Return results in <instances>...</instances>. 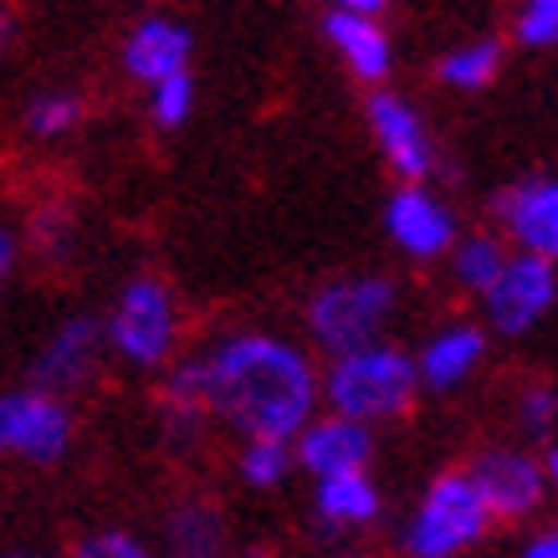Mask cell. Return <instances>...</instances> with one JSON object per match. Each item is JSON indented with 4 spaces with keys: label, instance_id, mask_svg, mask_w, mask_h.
<instances>
[{
    "label": "cell",
    "instance_id": "6da1fadb",
    "mask_svg": "<svg viewBox=\"0 0 558 558\" xmlns=\"http://www.w3.org/2000/svg\"><path fill=\"white\" fill-rule=\"evenodd\" d=\"M165 395L195 405L210 430L292 436L318 410V354L282 328H216L165 369Z\"/></svg>",
    "mask_w": 558,
    "mask_h": 558
},
{
    "label": "cell",
    "instance_id": "7a4b0ae2",
    "mask_svg": "<svg viewBox=\"0 0 558 558\" xmlns=\"http://www.w3.org/2000/svg\"><path fill=\"white\" fill-rule=\"evenodd\" d=\"M421 400V379H415V359L405 343L374 339L343 354L318 359V405L339 410L359 425H395L405 421Z\"/></svg>",
    "mask_w": 558,
    "mask_h": 558
},
{
    "label": "cell",
    "instance_id": "3957f363",
    "mask_svg": "<svg viewBox=\"0 0 558 558\" xmlns=\"http://www.w3.org/2000/svg\"><path fill=\"white\" fill-rule=\"evenodd\" d=\"M400 307H405V288L395 271H333L303 298V343L323 359L374 339H395Z\"/></svg>",
    "mask_w": 558,
    "mask_h": 558
},
{
    "label": "cell",
    "instance_id": "277c9868",
    "mask_svg": "<svg viewBox=\"0 0 558 558\" xmlns=\"http://www.w3.org/2000/svg\"><path fill=\"white\" fill-rule=\"evenodd\" d=\"M102 323V349L134 374H165L174 354L190 343L185 303L180 292L159 277V271H134L123 277L108 307L98 313Z\"/></svg>",
    "mask_w": 558,
    "mask_h": 558
},
{
    "label": "cell",
    "instance_id": "5b68a950",
    "mask_svg": "<svg viewBox=\"0 0 558 558\" xmlns=\"http://www.w3.org/2000/svg\"><path fill=\"white\" fill-rule=\"evenodd\" d=\"M497 533L487 497L466 466H446L421 487L415 508L400 523V554L410 558H461L476 554Z\"/></svg>",
    "mask_w": 558,
    "mask_h": 558
},
{
    "label": "cell",
    "instance_id": "8992f818",
    "mask_svg": "<svg viewBox=\"0 0 558 558\" xmlns=\"http://www.w3.org/2000/svg\"><path fill=\"white\" fill-rule=\"evenodd\" d=\"M472 482L487 497L497 527L502 523H533L543 518L548 497H554L558 482V451L554 440H497V446H482L472 461H466Z\"/></svg>",
    "mask_w": 558,
    "mask_h": 558
},
{
    "label": "cell",
    "instance_id": "52a82bcc",
    "mask_svg": "<svg viewBox=\"0 0 558 558\" xmlns=\"http://www.w3.org/2000/svg\"><path fill=\"white\" fill-rule=\"evenodd\" d=\"M472 303L492 339H508V343L533 339L558 307V256L508 252L502 271L476 292Z\"/></svg>",
    "mask_w": 558,
    "mask_h": 558
},
{
    "label": "cell",
    "instance_id": "ba28073f",
    "mask_svg": "<svg viewBox=\"0 0 558 558\" xmlns=\"http://www.w3.org/2000/svg\"><path fill=\"white\" fill-rule=\"evenodd\" d=\"M77 446V410L72 400L36 385L0 389V461H16L32 472L62 466Z\"/></svg>",
    "mask_w": 558,
    "mask_h": 558
},
{
    "label": "cell",
    "instance_id": "9c48e42d",
    "mask_svg": "<svg viewBox=\"0 0 558 558\" xmlns=\"http://www.w3.org/2000/svg\"><path fill=\"white\" fill-rule=\"evenodd\" d=\"M364 129L374 138V154L385 159L395 180H436L440 174V138L421 102L405 98L395 83L364 87Z\"/></svg>",
    "mask_w": 558,
    "mask_h": 558
},
{
    "label": "cell",
    "instance_id": "30bf717a",
    "mask_svg": "<svg viewBox=\"0 0 558 558\" xmlns=\"http://www.w3.org/2000/svg\"><path fill=\"white\" fill-rule=\"evenodd\" d=\"M379 226L395 256H405L410 267H440V256L451 252L461 231V216L436 190V180H395L379 205Z\"/></svg>",
    "mask_w": 558,
    "mask_h": 558
},
{
    "label": "cell",
    "instance_id": "8fae6325",
    "mask_svg": "<svg viewBox=\"0 0 558 558\" xmlns=\"http://www.w3.org/2000/svg\"><path fill=\"white\" fill-rule=\"evenodd\" d=\"M102 364H108V349H102L98 313H68V318H57L47 328V339L36 343L32 364H26V385L72 400L98 379Z\"/></svg>",
    "mask_w": 558,
    "mask_h": 558
},
{
    "label": "cell",
    "instance_id": "7c38bea8",
    "mask_svg": "<svg viewBox=\"0 0 558 558\" xmlns=\"http://www.w3.org/2000/svg\"><path fill=\"white\" fill-rule=\"evenodd\" d=\"M492 333L482 328V318H446L425 333L410 359H415V379H421V395L430 400H451L461 389H472L482 379L492 359Z\"/></svg>",
    "mask_w": 558,
    "mask_h": 558
},
{
    "label": "cell",
    "instance_id": "4fadbf2b",
    "mask_svg": "<svg viewBox=\"0 0 558 558\" xmlns=\"http://www.w3.org/2000/svg\"><path fill=\"white\" fill-rule=\"evenodd\" d=\"M487 226L512 252L558 256V180L554 174H518L502 190H492Z\"/></svg>",
    "mask_w": 558,
    "mask_h": 558
},
{
    "label": "cell",
    "instance_id": "5bb4252c",
    "mask_svg": "<svg viewBox=\"0 0 558 558\" xmlns=\"http://www.w3.org/2000/svg\"><path fill=\"white\" fill-rule=\"evenodd\" d=\"M307 523H313V533L328 538V543L359 538V533H369V527L385 523V487L374 482L369 466L313 476V492H307Z\"/></svg>",
    "mask_w": 558,
    "mask_h": 558
},
{
    "label": "cell",
    "instance_id": "9a60e30c",
    "mask_svg": "<svg viewBox=\"0 0 558 558\" xmlns=\"http://www.w3.org/2000/svg\"><path fill=\"white\" fill-rule=\"evenodd\" d=\"M119 68L129 83H154V77H170L180 68H195V26L174 11H138L123 26L119 41Z\"/></svg>",
    "mask_w": 558,
    "mask_h": 558
},
{
    "label": "cell",
    "instance_id": "2e32d148",
    "mask_svg": "<svg viewBox=\"0 0 558 558\" xmlns=\"http://www.w3.org/2000/svg\"><path fill=\"white\" fill-rule=\"evenodd\" d=\"M323 41L339 57V68L354 77L359 87H379L395 83L400 68V47L395 32L385 26V16H364V11H323Z\"/></svg>",
    "mask_w": 558,
    "mask_h": 558
},
{
    "label": "cell",
    "instance_id": "e0dca14e",
    "mask_svg": "<svg viewBox=\"0 0 558 558\" xmlns=\"http://www.w3.org/2000/svg\"><path fill=\"white\" fill-rule=\"evenodd\" d=\"M292 461L298 472L313 476H333V472H354L374 461V425H359L339 410H313L298 430H292Z\"/></svg>",
    "mask_w": 558,
    "mask_h": 558
},
{
    "label": "cell",
    "instance_id": "ac0fdd59",
    "mask_svg": "<svg viewBox=\"0 0 558 558\" xmlns=\"http://www.w3.org/2000/svg\"><path fill=\"white\" fill-rule=\"evenodd\" d=\"M231 548V523L216 502L205 497H185L174 502L170 518H165V554L174 558H216Z\"/></svg>",
    "mask_w": 558,
    "mask_h": 558
},
{
    "label": "cell",
    "instance_id": "d6986e66",
    "mask_svg": "<svg viewBox=\"0 0 558 558\" xmlns=\"http://www.w3.org/2000/svg\"><path fill=\"white\" fill-rule=\"evenodd\" d=\"M508 241L497 236L492 226H461L457 241H451V252L440 256V267H446V282L461 292V298H476V292L487 288L492 277L502 271V262H508Z\"/></svg>",
    "mask_w": 558,
    "mask_h": 558
},
{
    "label": "cell",
    "instance_id": "ffe728a7",
    "mask_svg": "<svg viewBox=\"0 0 558 558\" xmlns=\"http://www.w3.org/2000/svg\"><path fill=\"white\" fill-rule=\"evenodd\" d=\"M502 62H508L502 36H466V41H451L436 57V83L446 93H487L502 77Z\"/></svg>",
    "mask_w": 558,
    "mask_h": 558
},
{
    "label": "cell",
    "instance_id": "44dd1931",
    "mask_svg": "<svg viewBox=\"0 0 558 558\" xmlns=\"http://www.w3.org/2000/svg\"><path fill=\"white\" fill-rule=\"evenodd\" d=\"M236 482L256 497H271L282 492L298 476V461H292V436H236Z\"/></svg>",
    "mask_w": 558,
    "mask_h": 558
},
{
    "label": "cell",
    "instance_id": "7402d4cb",
    "mask_svg": "<svg viewBox=\"0 0 558 558\" xmlns=\"http://www.w3.org/2000/svg\"><path fill=\"white\" fill-rule=\"evenodd\" d=\"M87 123V98L77 87H41L21 108V129L36 144H62Z\"/></svg>",
    "mask_w": 558,
    "mask_h": 558
},
{
    "label": "cell",
    "instance_id": "603a6c76",
    "mask_svg": "<svg viewBox=\"0 0 558 558\" xmlns=\"http://www.w3.org/2000/svg\"><path fill=\"white\" fill-rule=\"evenodd\" d=\"M201 108V83H195V68H180L170 77H154L144 83V119L159 129V134H180Z\"/></svg>",
    "mask_w": 558,
    "mask_h": 558
},
{
    "label": "cell",
    "instance_id": "cb8c5ba5",
    "mask_svg": "<svg viewBox=\"0 0 558 558\" xmlns=\"http://www.w3.org/2000/svg\"><path fill=\"white\" fill-rule=\"evenodd\" d=\"M72 241H77V210L68 201H41L21 226L26 256H41V262H68Z\"/></svg>",
    "mask_w": 558,
    "mask_h": 558
},
{
    "label": "cell",
    "instance_id": "d4e9b609",
    "mask_svg": "<svg viewBox=\"0 0 558 558\" xmlns=\"http://www.w3.org/2000/svg\"><path fill=\"white\" fill-rule=\"evenodd\" d=\"M558 421V389L548 379H527L512 395V425L523 430V440H548Z\"/></svg>",
    "mask_w": 558,
    "mask_h": 558
},
{
    "label": "cell",
    "instance_id": "484cf974",
    "mask_svg": "<svg viewBox=\"0 0 558 558\" xmlns=\"http://www.w3.org/2000/svg\"><path fill=\"white\" fill-rule=\"evenodd\" d=\"M512 41L523 51L558 47V0H518L512 11Z\"/></svg>",
    "mask_w": 558,
    "mask_h": 558
},
{
    "label": "cell",
    "instance_id": "4316f807",
    "mask_svg": "<svg viewBox=\"0 0 558 558\" xmlns=\"http://www.w3.org/2000/svg\"><path fill=\"white\" fill-rule=\"evenodd\" d=\"M77 558H149V538L134 527H87L83 538L72 543Z\"/></svg>",
    "mask_w": 558,
    "mask_h": 558
},
{
    "label": "cell",
    "instance_id": "83f0119b",
    "mask_svg": "<svg viewBox=\"0 0 558 558\" xmlns=\"http://www.w3.org/2000/svg\"><path fill=\"white\" fill-rule=\"evenodd\" d=\"M21 262H26V246H21V231L0 220V298L11 292V282L21 277Z\"/></svg>",
    "mask_w": 558,
    "mask_h": 558
},
{
    "label": "cell",
    "instance_id": "f1b7e54d",
    "mask_svg": "<svg viewBox=\"0 0 558 558\" xmlns=\"http://www.w3.org/2000/svg\"><path fill=\"white\" fill-rule=\"evenodd\" d=\"M523 527L527 533L518 538L512 554L518 558H558V527L554 523H538V518H533V523H523Z\"/></svg>",
    "mask_w": 558,
    "mask_h": 558
},
{
    "label": "cell",
    "instance_id": "f546056e",
    "mask_svg": "<svg viewBox=\"0 0 558 558\" xmlns=\"http://www.w3.org/2000/svg\"><path fill=\"white\" fill-rule=\"evenodd\" d=\"M11 36H16V11H11V0H0V62L11 51Z\"/></svg>",
    "mask_w": 558,
    "mask_h": 558
},
{
    "label": "cell",
    "instance_id": "4dcf8cb0",
    "mask_svg": "<svg viewBox=\"0 0 558 558\" xmlns=\"http://www.w3.org/2000/svg\"><path fill=\"white\" fill-rule=\"evenodd\" d=\"M333 11H364V16H385L389 0H328Z\"/></svg>",
    "mask_w": 558,
    "mask_h": 558
}]
</instances>
